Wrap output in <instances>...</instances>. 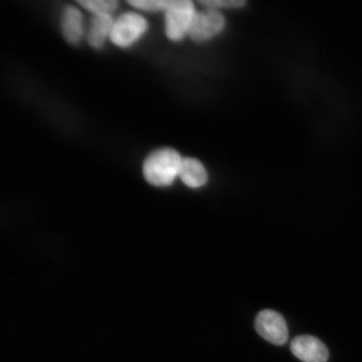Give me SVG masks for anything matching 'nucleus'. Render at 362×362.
Listing matches in <instances>:
<instances>
[{
    "instance_id": "1",
    "label": "nucleus",
    "mask_w": 362,
    "mask_h": 362,
    "mask_svg": "<svg viewBox=\"0 0 362 362\" xmlns=\"http://www.w3.org/2000/svg\"><path fill=\"white\" fill-rule=\"evenodd\" d=\"M182 160L175 149H158L153 152L144 163V178L155 187H168L179 176Z\"/></svg>"
},
{
    "instance_id": "2",
    "label": "nucleus",
    "mask_w": 362,
    "mask_h": 362,
    "mask_svg": "<svg viewBox=\"0 0 362 362\" xmlns=\"http://www.w3.org/2000/svg\"><path fill=\"white\" fill-rule=\"evenodd\" d=\"M194 4L189 0H169L165 10V33L174 42H179L189 31L196 16Z\"/></svg>"
},
{
    "instance_id": "3",
    "label": "nucleus",
    "mask_w": 362,
    "mask_h": 362,
    "mask_svg": "<svg viewBox=\"0 0 362 362\" xmlns=\"http://www.w3.org/2000/svg\"><path fill=\"white\" fill-rule=\"evenodd\" d=\"M148 29L147 21L139 13L129 12L113 22L110 38L119 47H129L142 37Z\"/></svg>"
},
{
    "instance_id": "4",
    "label": "nucleus",
    "mask_w": 362,
    "mask_h": 362,
    "mask_svg": "<svg viewBox=\"0 0 362 362\" xmlns=\"http://www.w3.org/2000/svg\"><path fill=\"white\" fill-rule=\"evenodd\" d=\"M257 332L262 338L276 346H282L288 341L286 321L278 312L265 310L257 315L255 321Z\"/></svg>"
},
{
    "instance_id": "5",
    "label": "nucleus",
    "mask_w": 362,
    "mask_h": 362,
    "mask_svg": "<svg viewBox=\"0 0 362 362\" xmlns=\"http://www.w3.org/2000/svg\"><path fill=\"white\" fill-rule=\"evenodd\" d=\"M224 27L223 16L218 11L207 8L206 11L197 13L189 35L194 42H206L221 33Z\"/></svg>"
},
{
    "instance_id": "6",
    "label": "nucleus",
    "mask_w": 362,
    "mask_h": 362,
    "mask_svg": "<svg viewBox=\"0 0 362 362\" xmlns=\"http://www.w3.org/2000/svg\"><path fill=\"white\" fill-rule=\"evenodd\" d=\"M294 356L303 362H327L329 351L319 339L312 336H300L291 344Z\"/></svg>"
},
{
    "instance_id": "7",
    "label": "nucleus",
    "mask_w": 362,
    "mask_h": 362,
    "mask_svg": "<svg viewBox=\"0 0 362 362\" xmlns=\"http://www.w3.org/2000/svg\"><path fill=\"white\" fill-rule=\"evenodd\" d=\"M63 35L71 44H78L83 35V16L78 8L67 6L62 19Z\"/></svg>"
},
{
    "instance_id": "8",
    "label": "nucleus",
    "mask_w": 362,
    "mask_h": 362,
    "mask_svg": "<svg viewBox=\"0 0 362 362\" xmlns=\"http://www.w3.org/2000/svg\"><path fill=\"white\" fill-rule=\"evenodd\" d=\"M179 177L191 188L203 187L207 181V173L202 163L194 158H184L181 162Z\"/></svg>"
},
{
    "instance_id": "9",
    "label": "nucleus",
    "mask_w": 362,
    "mask_h": 362,
    "mask_svg": "<svg viewBox=\"0 0 362 362\" xmlns=\"http://www.w3.org/2000/svg\"><path fill=\"white\" fill-rule=\"evenodd\" d=\"M113 22L112 15L94 16L88 33V42L93 47H103L110 36Z\"/></svg>"
},
{
    "instance_id": "10",
    "label": "nucleus",
    "mask_w": 362,
    "mask_h": 362,
    "mask_svg": "<svg viewBox=\"0 0 362 362\" xmlns=\"http://www.w3.org/2000/svg\"><path fill=\"white\" fill-rule=\"evenodd\" d=\"M78 3L94 16L112 15L119 6V2L116 0H83Z\"/></svg>"
},
{
    "instance_id": "11",
    "label": "nucleus",
    "mask_w": 362,
    "mask_h": 362,
    "mask_svg": "<svg viewBox=\"0 0 362 362\" xmlns=\"http://www.w3.org/2000/svg\"><path fill=\"white\" fill-rule=\"evenodd\" d=\"M129 4L143 11H165L167 7H168L169 0H131Z\"/></svg>"
},
{
    "instance_id": "12",
    "label": "nucleus",
    "mask_w": 362,
    "mask_h": 362,
    "mask_svg": "<svg viewBox=\"0 0 362 362\" xmlns=\"http://www.w3.org/2000/svg\"><path fill=\"white\" fill-rule=\"evenodd\" d=\"M204 6L211 10L217 11L218 8H241L245 4L243 0H206L201 1Z\"/></svg>"
}]
</instances>
